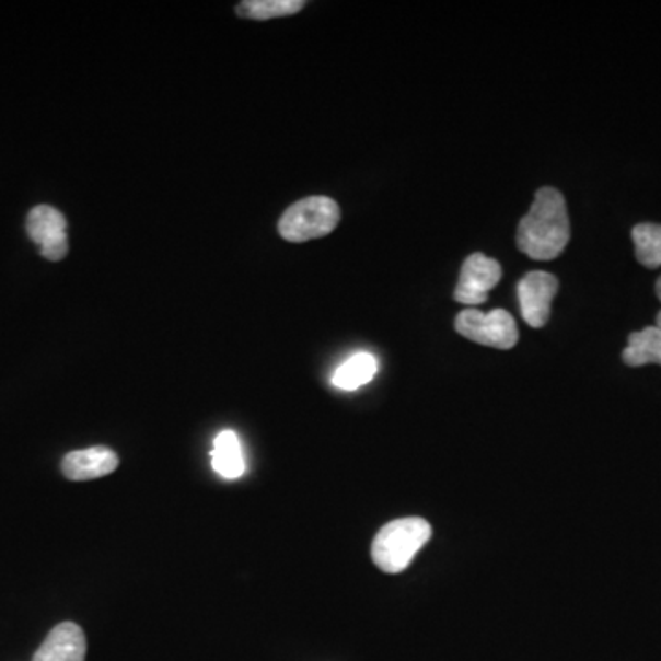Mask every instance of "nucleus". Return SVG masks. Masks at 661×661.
<instances>
[{"label":"nucleus","instance_id":"39448f33","mask_svg":"<svg viewBox=\"0 0 661 661\" xmlns=\"http://www.w3.org/2000/svg\"><path fill=\"white\" fill-rule=\"evenodd\" d=\"M26 232L48 262H61L69 254V224L54 206L32 208L26 217Z\"/></svg>","mask_w":661,"mask_h":661},{"label":"nucleus","instance_id":"ddd939ff","mask_svg":"<svg viewBox=\"0 0 661 661\" xmlns=\"http://www.w3.org/2000/svg\"><path fill=\"white\" fill-rule=\"evenodd\" d=\"M305 8L303 0H245L240 2L235 12L240 18L251 21H268V19L289 18L302 12Z\"/></svg>","mask_w":661,"mask_h":661},{"label":"nucleus","instance_id":"f03ea898","mask_svg":"<svg viewBox=\"0 0 661 661\" xmlns=\"http://www.w3.org/2000/svg\"><path fill=\"white\" fill-rule=\"evenodd\" d=\"M432 536L427 520L399 519L384 525L371 544V559L386 573H401Z\"/></svg>","mask_w":661,"mask_h":661},{"label":"nucleus","instance_id":"4468645a","mask_svg":"<svg viewBox=\"0 0 661 661\" xmlns=\"http://www.w3.org/2000/svg\"><path fill=\"white\" fill-rule=\"evenodd\" d=\"M638 262L647 268L661 267V224L641 223L633 229Z\"/></svg>","mask_w":661,"mask_h":661},{"label":"nucleus","instance_id":"0eeeda50","mask_svg":"<svg viewBox=\"0 0 661 661\" xmlns=\"http://www.w3.org/2000/svg\"><path fill=\"white\" fill-rule=\"evenodd\" d=\"M559 292V280L554 274L533 270L519 281V300L525 324L541 329L552 314V302Z\"/></svg>","mask_w":661,"mask_h":661},{"label":"nucleus","instance_id":"6e6552de","mask_svg":"<svg viewBox=\"0 0 661 661\" xmlns=\"http://www.w3.org/2000/svg\"><path fill=\"white\" fill-rule=\"evenodd\" d=\"M118 463L120 460L115 451H111L107 447H92L83 451L69 452L61 462V471L65 478L72 482H86L115 473Z\"/></svg>","mask_w":661,"mask_h":661},{"label":"nucleus","instance_id":"7ed1b4c3","mask_svg":"<svg viewBox=\"0 0 661 661\" xmlns=\"http://www.w3.org/2000/svg\"><path fill=\"white\" fill-rule=\"evenodd\" d=\"M340 223V206L329 197L314 195L287 208L278 232L289 243H305L329 235Z\"/></svg>","mask_w":661,"mask_h":661},{"label":"nucleus","instance_id":"423d86ee","mask_svg":"<svg viewBox=\"0 0 661 661\" xmlns=\"http://www.w3.org/2000/svg\"><path fill=\"white\" fill-rule=\"evenodd\" d=\"M502 280V267L485 254H473L463 263L454 298L463 305H479L487 302L489 291Z\"/></svg>","mask_w":661,"mask_h":661},{"label":"nucleus","instance_id":"f8f14e48","mask_svg":"<svg viewBox=\"0 0 661 661\" xmlns=\"http://www.w3.org/2000/svg\"><path fill=\"white\" fill-rule=\"evenodd\" d=\"M376 370L379 364L375 357L368 351H359L353 357H349L344 364L338 366L337 371L333 373V384L344 392H353L373 381Z\"/></svg>","mask_w":661,"mask_h":661},{"label":"nucleus","instance_id":"1a4fd4ad","mask_svg":"<svg viewBox=\"0 0 661 661\" xmlns=\"http://www.w3.org/2000/svg\"><path fill=\"white\" fill-rule=\"evenodd\" d=\"M85 634L76 623H59L46 636L34 654V661H85Z\"/></svg>","mask_w":661,"mask_h":661},{"label":"nucleus","instance_id":"2eb2a0df","mask_svg":"<svg viewBox=\"0 0 661 661\" xmlns=\"http://www.w3.org/2000/svg\"><path fill=\"white\" fill-rule=\"evenodd\" d=\"M656 294H658V298H660L661 302V278L660 280L656 281ZM656 327H660L661 329V311L658 313V316H656Z\"/></svg>","mask_w":661,"mask_h":661},{"label":"nucleus","instance_id":"9b49d317","mask_svg":"<svg viewBox=\"0 0 661 661\" xmlns=\"http://www.w3.org/2000/svg\"><path fill=\"white\" fill-rule=\"evenodd\" d=\"M623 362L630 368H641L647 364L661 366V329L645 327L630 333L628 346L623 351Z\"/></svg>","mask_w":661,"mask_h":661},{"label":"nucleus","instance_id":"9d476101","mask_svg":"<svg viewBox=\"0 0 661 661\" xmlns=\"http://www.w3.org/2000/svg\"><path fill=\"white\" fill-rule=\"evenodd\" d=\"M211 465L217 474L227 479L241 478L245 474V456L237 433L224 430L217 436L211 451Z\"/></svg>","mask_w":661,"mask_h":661},{"label":"nucleus","instance_id":"f257e3e1","mask_svg":"<svg viewBox=\"0 0 661 661\" xmlns=\"http://www.w3.org/2000/svg\"><path fill=\"white\" fill-rule=\"evenodd\" d=\"M570 243V217L565 195L559 189L541 188L536 192L531 210L520 221L517 245L525 256L536 262L559 257Z\"/></svg>","mask_w":661,"mask_h":661},{"label":"nucleus","instance_id":"20e7f679","mask_svg":"<svg viewBox=\"0 0 661 661\" xmlns=\"http://www.w3.org/2000/svg\"><path fill=\"white\" fill-rule=\"evenodd\" d=\"M456 330L473 343L495 349H511L519 343V327L513 316L503 309L482 313L465 309L456 316Z\"/></svg>","mask_w":661,"mask_h":661}]
</instances>
